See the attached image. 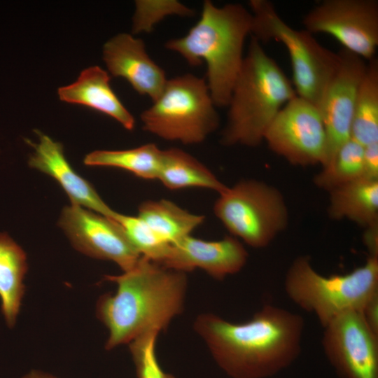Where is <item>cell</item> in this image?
Wrapping results in <instances>:
<instances>
[{"label":"cell","mask_w":378,"mask_h":378,"mask_svg":"<svg viewBox=\"0 0 378 378\" xmlns=\"http://www.w3.org/2000/svg\"><path fill=\"white\" fill-rule=\"evenodd\" d=\"M304 327L300 315L271 304L244 323L209 313L194 323L217 363L232 378H267L286 368L300 354Z\"/></svg>","instance_id":"1"},{"label":"cell","mask_w":378,"mask_h":378,"mask_svg":"<svg viewBox=\"0 0 378 378\" xmlns=\"http://www.w3.org/2000/svg\"><path fill=\"white\" fill-rule=\"evenodd\" d=\"M104 277L117 284L116 292L102 295L96 307L97 318L108 331V350L129 344L147 331L166 330L183 310L188 284L185 272L141 256L122 274Z\"/></svg>","instance_id":"2"},{"label":"cell","mask_w":378,"mask_h":378,"mask_svg":"<svg viewBox=\"0 0 378 378\" xmlns=\"http://www.w3.org/2000/svg\"><path fill=\"white\" fill-rule=\"evenodd\" d=\"M251 26V13L241 4L218 7L206 0L195 24L185 36L167 41L164 47L180 55L190 66L205 62V80L214 104L227 107Z\"/></svg>","instance_id":"3"},{"label":"cell","mask_w":378,"mask_h":378,"mask_svg":"<svg viewBox=\"0 0 378 378\" xmlns=\"http://www.w3.org/2000/svg\"><path fill=\"white\" fill-rule=\"evenodd\" d=\"M296 96L292 82L251 36L227 106L222 144L258 146L279 111Z\"/></svg>","instance_id":"4"},{"label":"cell","mask_w":378,"mask_h":378,"mask_svg":"<svg viewBox=\"0 0 378 378\" xmlns=\"http://www.w3.org/2000/svg\"><path fill=\"white\" fill-rule=\"evenodd\" d=\"M284 290L302 309L316 316L323 328L337 316L362 312L378 294V256L344 274L325 276L317 272L308 256L298 257L288 268Z\"/></svg>","instance_id":"5"},{"label":"cell","mask_w":378,"mask_h":378,"mask_svg":"<svg viewBox=\"0 0 378 378\" xmlns=\"http://www.w3.org/2000/svg\"><path fill=\"white\" fill-rule=\"evenodd\" d=\"M251 36L260 43L272 40L286 48L292 66L293 85L297 95L318 109L325 92L340 62L338 52L321 45L305 29L288 25L268 0H251Z\"/></svg>","instance_id":"6"},{"label":"cell","mask_w":378,"mask_h":378,"mask_svg":"<svg viewBox=\"0 0 378 378\" xmlns=\"http://www.w3.org/2000/svg\"><path fill=\"white\" fill-rule=\"evenodd\" d=\"M204 78L186 74L167 79L159 97L141 114L143 129L168 141L203 142L219 126Z\"/></svg>","instance_id":"7"},{"label":"cell","mask_w":378,"mask_h":378,"mask_svg":"<svg viewBox=\"0 0 378 378\" xmlns=\"http://www.w3.org/2000/svg\"><path fill=\"white\" fill-rule=\"evenodd\" d=\"M214 210L233 236L254 248L269 245L288 223V210L280 192L255 180L227 187L219 193Z\"/></svg>","instance_id":"8"},{"label":"cell","mask_w":378,"mask_h":378,"mask_svg":"<svg viewBox=\"0 0 378 378\" xmlns=\"http://www.w3.org/2000/svg\"><path fill=\"white\" fill-rule=\"evenodd\" d=\"M270 148L290 163L300 166L326 160V135L319 109L298 95L286 104L264 136Z\"/></svg>","instance_id":"9"},{"label":"cell","mask_w":378,"mask_h":378,"mask_svg":"<svg viewBox=\"0 0 378 378\" xmlns=\"http://www.w3.org/2000/svg\"><path fill=\"white\" fill-rule=\"evenodd\" d=\"M304 29L334 37L344 49L368 61L378 46L377 0H325L304 18Z\"/></svg>","instance_id":"10"},{"label":"cell","mask_w":378,"mask_h":378,"mask_svg":"<svg viewBox=\"0 0 378 378\" xmlns=\"http://www.w3.org/2000/svg\"><path fill=\"white\" fill-rule=\"evenodd\" d=\"M322 347L342 378H378V334L362 312L349 311L323 327Z\"/></svg>","instance_id":"11"},{"label":"cell","mask_w":378,"mask_h":378,"mask_svg":"<svg viewBox=\"0 0 378 378\" xmlns=\"http://www.w3.org/2000/svg\"><path fill=\"white\" fill-rule=\"evenodd\" d=\"M59 225L78 251L113 261L123 272L132 269L141 257L118 223L88 209L73 204L65 206Z\"/></svg>","instance_id":"12"},{"label":"cell","mask_w":378,"mask_h":378,"mask_svg":"<svg viewBox=\"0 0 378 378\" xmlns=\"http://www.w3.org/2000/svg\"><path fill=\"white\" fill-rule=\"evenodd\" d=\"M339 68L328 85L319 111L326 135V168L340 147L351 139L356 98L367 64L360 56L342 48Z\"/></svg>","instance_id":"13"},{"label":"cell","mask_w":378,"mask_h":378,"mask_svg":"<svg viewBox=\"0 0 378 378\" xmlns=\"http://www.w3.org/2000/svg\"><path fill=\"white\" fill-rule=\"evenodd\" d=\"M247 259L246 250L234 237L206 241L189 235L172 244L159 264L185 273L202 269L220 280L239 272Z\"/></svg>","instance_id":"14"},{"label":"cell","mask_w":378,"mask_h":378,"mask_svg":"<svg viewBox=\"0 0 378 378\" xmlns=\"http://www.w3.org/2000/svg\"><path fill=\"white\" fill-rule=\"evenodd\" d=\"M103 59L110 74L126 79L140 94L152 102L162 92L166 74L148 55L144 41L129 34L112 37L103 48Z\"/></svg>","instance_id":"15"},{"label":"cell","mask_w":378,"mask_h":378,"mask_svg":"<svg viewBox=\"0 0 378 378\" xmlns=\"http://www.w3.org/2000/svg\"><path fill=\"white\" fill-rule=\"evenodd\" d=\"M37 134L38 143L28 141L34 149L29 160V166L55 178L71 204L113 218L116 212L102 200L88 181L73 169L65 158L62 145L40 132Z\"/></svg>","instance_id":"16"},{"label":"cell","mask_w":378,"mask_h":378,"mask_svg":"<svg viewBox=\"0 0 378 378\" xmlns=\"http://www.w3.org/2000/svg\"><path fill=\"white\" fill-rule=\"evenodd\" d=\"M110 76L97 66L83 70L78 80L58 90L60 100L85 105L117 120L126 130L134 128V116L124 106L110 85Z\"/></svg>","instance_id":"17"},{"label":"cell","mask_w":378,"mask_h":378,"mask_svg":"<svg viewBox=\"0 0 378 378\" xmlns=\"http://www.w3.org/2000/svg\"><path fill=\"white\" fill-rule=\"evenodd\" d=\"M329 192L331 218H347L366 228L378 225V180L361 177Z\"/></svg>","instance_id":"18"},{"label":"cell","mask_w":378,"mask_h":378,"mask_svg":"<svg viewBox=\"0 0 378 378\" xmlns=\"http://www.w3.org/2000/svg\"><path fill=\"white\" fill-rule=\"evenodd\" d=\"M26 253L7 234L0 233L1 309L9 328L15 325L24 294Z\"/></svg>","instance_id":"19"},{"label":"cell","mask_w":378,"mask_h":378,"mask_svg":"<svg viewBox=\"0 0 378 378\" xmlns=\"http://www.w3.org/2000/svg\"><path fill=\"white\" fill-rule=\"evenodd\" d=\"M157 179L172 190L202 188L220 193L227 188L206 166L177 148L162 150Z\"/></svg>","instance_id":"20"},{"label":"cell","mask_w":378,"mask_h":378,"mask_svg":"<svg viewBox=\"0 0 378 378\" xmlns=\"http://www.w3.org/2000/svg\"><path fill=\"white\" fill-rule=\"evenodd\" d=\"M138 216L170 244L190 235L204 216L192 214L168 200H148L139 206Z\"/></svg>","instance_id":"21"},{"label":"cell","mask_w":378,"mask_h":378,"mask_svg":"<svg viewBox=\"0 0 378 378\" xmlns=\"http://www.w3.org/2000/svg\"><path fill=\"white\" fill-rule=\"evenodd\" d=\"M351 138L365 146L378 141V59L369 60L355 102Z\"/></svg>","instance_id":"22"},{"label":"cell","mask_w":378,"mask_h":378,"mask_svg":"<svg viewBox=\"0 0 378 378\" xmlns=\"http://www.w3.org/2000/svg\"><path fill=\"white\" fill-rule=\"evenodd\" d=\"M162 150L152 143L127 150H95L85 157L84 163L120 168L139 178L153 180L158 178Z\"/></svg>","instance_id":"23"},{"label":"cell","mask_w":378,"mask_h":378,"mask_svg":"<svg viewBox=\"0 0 378 378\" xmlns=\"http://www.w3.org/2000/svg\"><path fill=\"white\" fill-rule=\"evenodd\" d=\"M364 146L349 139L338 150L332 163L314 177L319 188L330 190L363 177Z\"/></svg>","instance_id":"24"},{"label":"cell","mask_w":378,"mask_h":378,"mask_svg":"<svg viewBox=\"0 0 378 378\" xmlns=\"http://www.w3.org/2000/svg\"><path fill=\"white\" fill-rule=\"evenodd\" d=\"M113 219L122 227L130 244L141 256L158 263L165 258L172 244L138 216H127L116 212Z\"/></svg>","instance_id":"25"},{"label":"cell","mask_w":378,"mask_h":378,"mask_svg":"<svg viewBox=\"0 0 378 378\" xmlns=\"http://www.w3.org/2000/svg\"><path fill=\"white\" fill-rule=\"evenodd\" d=\"M132 32L150 33L154 27L170 15L190 17L194 10L176 0H138L135 1Z\"/></svg>","instance_id":"26"},{"label":"cell","mask_w":378,"mask_h":378,"mask_svg":"<svg viewBox=\"0 0 378 378\" xmlns=\"http://www.w3.org/2000/svg\"><path fill=\"white\" fill-rule=\"evenodd\" d=\"M159 331H147L129 343L138 378H175L160 367L156 356L155 345Z\"/></svg>","instance_id":"27"},{"label":"cell","mask_w":378,"mask_h":378,"mask_svg":"<svg viewBox=\"0 0 378 378\" xmlns=\"http://www.w3.org/2000/svg\"><path fill=\"white\" fill-rule=\"evenodd\" d=\"M363 177L378 180V141L364 146Z\"/></svg>","instance_id":"28"},{"label":"cell","mask_w":378,"mask_h":378,"mask_svg":"<svg viewBox=\"0 0 378 378\" xmlns=\"http://www.w3.org/2000/svg\"><path fill=\"white\" fill-rule=\"evenodd\" d=\"M362 314L370 328L378 334V294L367 303Z\"/></svg>","instance_id":"29"},{"label":"cell","mask_w":378,"mask_h":378,"mask_svg":"<svg viewBox=\"0 0 378 378\" xmlns=\"http://www.w3.org/2000/svg\"><path fill=\"white\" fill-rule=\"evenodd\" d=\"M363 240L369 255L378 256V225L367 228Z\"/></svg>","instance_id":"30"},{"label":"cell","mask_w":378,"mask_h":378,"mask_svg":"<svg viewBox=\"0 0 378 378\" xmlns=\"http://www.w3.org/2000/svg\"><path fill=\"white\" fill-rule=\"evenodd\" d=\"M23 378H57L51 374L45 373L39 370H31L27 374H25Z\"/></svg>","instance_id":"31"}]
</instances>
